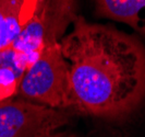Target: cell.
Instances as JSON below:
<instances>
[{"label":"cell","instance_id":"8992f818","mask_svg":"<svg viewBox=\"0 0 145 137\" xmlns=\"http://www.w3.org/2000/svg\"><path fill=\"white\" fill-rule=\"evenodd\" d=\"M132 28L135 29L140 33H142L143 35H145V7L138 11L137 18L133 22Z\"/></svg>","mask_w":145,"mask_h":137},{"label":"cell","instance_id":"52a82bcc","mask_svg":"<svg viewBox=\"0 0 145 137\" xmlns=\"http://www.w3.org/2000/svg\"><path fill=\"white\" fill-rule=\"evenodd\" d=\"M49 137H80V136H78L76 134H73V133H69V132H61V130H58L57 133L52 134V135Z\"/></svg>","mask_w":145,"mask_h":137},{"label":"cell","instance_id":"5b68a950","mask_svg":"<svg viewBox=\"0 0 145 137\" xmlns=\"http://www.w3.org/2000/svg\"><path fill=\"white\" fill-rule=\"evenodd\" d=\"M96 15L133 25L138 11L145 7V0H94Z\"/></svg>","mask_w":145,"mask_h":137},{"label":"cell","instance_id":"6da1fadb","mask_svg":"<svg viewBox=\"0 0 145 137\" xmlns=\"http://www.w3.org/2000/svg\"><path fill=\"white\" fill-rule=\"evenodd\" d=\"M74 110L97 117L127 115L145 98V51L130 35L78 15L59 41Z\"/></svg>","mask_w":145,"mask_h":137},{"label":"cell","instance_id":"7a4b0ae2","mask_svg":"<svg viewBox=\"0 0 145 137\" xmlns=\"http://www.w3.org/2000/svg\"><path fill=\"white\" fill-rule=\"evenodd\" d=\"M15 97L56 110H74L69 69L59 41L44 46L37 59L24 72Z\"/></svg>","mask_w":145,"mask_h":137},{"label":"cell","instance_id":"277c9868","mask_svg":"<svg viewBox=\"0 0 145 137\" xmlns=\"http://www.w3.org/2000/svg\"><path fill=\"white\" fill-rule=\"evenodd\" d=\"M69 120L67 111L19 97L0 100V137H49Z\"/></svg>","mask_w":145,"mask_h":137},{"label":"cell","instance_id":"3957f363","mask_svg":"<svg viewBox=\"0 0 145 137\" xmlns=\"http://www.w3.org/2000/svg\"><path fill=\"white\" fill-rule=\"evenodd\" d=\"M76 17V0H43L10 47L19 70L24 75L44 46L60 41Z\"/></svg>","mask_w":145,"mask_h":137}]
</instances>
